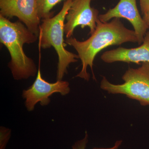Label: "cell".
<instances>
[{
  "label": "cell",
  "mask_w": 149,
  "mask_h": 149,
  "mask_svg": "<svg viewBox=\"0 0 149 149\" xmlns=\"http://www.w3.org/2000/svg\"><path fill=\"white\" fill-rule=\"evenodd\" d=\"M138 42L135 31L125 27L118 18L106 22H102L99 19L95 32L85 41H78L72 37L65 40V44L73 47L77 51L81 61L82 69L76 77L88 81L90 79V74L87 71L88 66L93 72V78L95 79L93 71V62L100 52L110 46Z\"/></svg>",
  "instance_id": "obj_1"
},
{
  "label": "cell",
  "mask_w": 149,
  "mask_h": 149,
  "mask_svg": "<svg viewBox=\"0 0 149 149\" xmlns=\"http://www.w3.org/2000/svg\"><path fill=\"white\" fill-rule=\"evenodd\" d=\"M38 39L39 37L21 21L12 22L0 15V41L10 54L8 66L15 80L27 79L38 72L35 62L25 54L23 49L24 44H32Z\"/></svg>",
  "instance_id": "obj_2"
},
{
  "label": "cell",
  "mask_w": 149,
  "mask_h": 149,
  "mask_svg": "<svg viewBox=\"0 0 149 149\" xmlns=\"http://www.w3.org/2000/svg\"><path fill=\"white\" fill-rule=\"evenodd\" d=\"M72 0H66L63 3L61 10L55 16L41 19L40 26L39 46L47 49L54 48L58 56L57 80H62L68 72L70 64L76 62L79 58L78 55L67 50L63 38L64 22L72 3Z\"/></svg>",
  "instance_id": "obj_3"
},
{
  "label": "cell",
  "mask_w": 149,
  "mask_h": 149,
  "mask_svg": "<svg viewBox=\"0 0 149 149\" xmlns=\"http://www.w3.org/2000/svg\"><path fill=\"white\" fill-rule=\"evenodd\" d=\"M124 83L114 84L106 77L100 83L102 90L112 94H122L138 101L143 106H149V63H142L137 68H129L123 74Z\"/></svg>",
  "instance_id": "obj_4"
},
{
  "label": "cell",
  "mask_w": 149,
  "mask_h": 149,
  "mask_svg": "<svg viewBox=\"0 0 149 149\" xmlns=\"http://www.w3.org/2000/svg\"><path fill=\"white\" fill-rule=\"evenodd\" d=\"M68 82L57 80L54 83H50L43 79L40 68V62L36 80L32 86L22 92V97L25 99V105L28 111H31L38 102L42 106L47 105L50 102L49 97L54 93H59L62 96L70 92Z\"/></svg>",
  "instance_id": "obj_5"
},
{
  "label": "cell",
  "mask_w": 149,
  "mask_h": 149,
  "mask_svg": "<svg viewBox=\"0 0 149 149\" xmlns=\"http://www.w3.org/2000/svg\"><path fill=\"white\" fill-rule=\"evenodd\" d=\"M0 15L8 19L16 17L39 37L41 19L37 0H0Z\"/></svg>",
  "instance_id": "obj_6"
},
{
  "label": "cell",
  "mask_w": 149,
  "mask_h": 149,
  "mask_svg": "<svg viewBox=\"0 0 149 149\" xmlns=\"http://www.w3.org/2000/svg\"><path fill=\"white\" fill-rule=\"evenodd\" d=\"M92 0H72V5L67 15L64 27L67 38L72 37L75 28L89 27V34L95 32L99 19V11L91 6Z\"/></svg>",
  "instance_id": "obj_7"
},
{
  "label": "cell",
  "mask_w": 149,
  "mask_h": 149,
  "mask_svg": "<svg viewBox=\"0 0 149 149\" xmlns=\"http://www.w3.org/2000/svg\"><path fill=\"white\" fill-rule=\"evenodd\" d=\"M115 18H125L129 21L134 28L138 44L141 45L143 43L149 27L139 13L136 0H120L115 7L99 16V19L103 22H108Z\"/></svg>",
  "instance_id": "obj_8"
},
{
  "label": "cell",
  "mask_w": 149,
  "mask_h": 149,
  "mask_svg": "<svg viewBox=\"0 0 149 149\" xmlns=\"http://www.w3.org/2000/svg\"><path fill=\"white\" fill-rule=\"evenodd\" d=\"M101 58L104 62L108 63L116 62L137 64L149 63V31L146 33L143 43L137 47L128 49L119 47L105 52Z\"/></svg>",
  "instance_id": "obj_9"
},
{
  "label": "cell",
  "mask_w": 149,
  "mask_h": 149,
  "mask_svg": "<svg viewBox=\"0 0 149 149\" xmlns=\"http://www.w3.org/2000/svg\"><path fill=\"white\" fill-rule=\"evenodd\" d=\"M66 0H37L38 15L41 19L53 17L54 13L51 11L59 3Z\"/></svg>",
  "instance_id": "obj_10"
},
{
  "label": "cell",
  "mask_w": 149,
  "mask_h": 149,
  "mask_svg": "<svg viewBox=\"0 0 149 149\" xmlns=\"http://www.w3.org/2000/svg\"><path fill=\"white\" fill-rule=\"evenodd\" d=\"M88 142V135L87 131L85 132V137L82 140H79L74 143L72 146V149H86V146ZM121 140L116 141L113 146L109 148H95L93 149H119L122 144Z\"/></svg>",
  "instance_id": "obj_11"
},
{
  "label": "cell",
  "mask_w": 149,
  "mask_h": 149,
  "mask_svg": "<svg viewBox=\"0 0 149 149\" xmlns=\"http://www.w3.org/2000/svg\"><path fill=\"white\" fill-rule=\"evenodd\" d=\"M10 132L8 129L1 127L0 149H5L6 145L10 137Z\"/></svg>",
  "instance_id": "obj_12"
},
{
  "label": "cell",
  "mask_w": 149,
  "mask_h": 149,
  "mask_svg": "<svg viewBox=\"0 0 149 149\" xmlns=\"http://www.w3.org/2000/svg\"><path fill=\"white\" fill-rule=\"evenodd\" d=\"M140 4L142 14L143 15L149 11V0H140Z\"/></svg>",
  "instance_id": "obj_13"
},
{
  "label": "cell",
  "mask_w": 149,
  "mask_h": 149,
  "mask_svg": "<svg viewBox=\"0 0 149 149\" xmlns=\"http://www.w3.org/2000/svg\"><path fill=\"white\" fill-rule=\"evenodd\" d=\"M143 19L146 24L149 27V11L143 15Z\"/></svg>",
  "instance_id": "obj_14"
}]
</instances>
